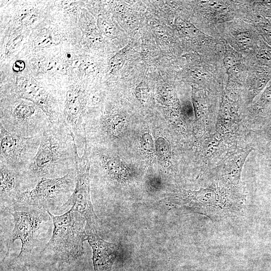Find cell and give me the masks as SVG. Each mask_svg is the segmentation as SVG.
<instances>
[{
	"instance_id": "obj_24",
	"label": "cell",
	"mask_w": 271,
	"mask_h": 271,
	"mask_svg": "<svg viewBox=\"0 0 271 271\" xmlns=\"http://www.w3.org/2000/svg\"><path fill=\"white\" fill-rule=\"evenodd\" d=\"M23 39L21 35L15 36L12 38L7 43L6 50L8 53H11L19 45Z\"/></svg>"
},
{
	"instance_id": "obj_1",
	"label": "cell",
	"mask_w": 271,
	"mask_h": 271,
	"mask_svg": "<svg viewBox=\"0 0 271 271\" xmlns=\"http://www.w3.org/2000/svg\"><path fill=\"white\" fill-rule=\"evenodd\" d=\"M77 150L65 123H51L42 134L35 157L21 173L26 190L34 188L42 178H60L76 171Z\"/></svg>"
},
{
	"instance_id": "obj_19",
	"label": "cell",
	"mask_w": 271,
	"mask_h": 271,
	"mask_svg": "<svg viewBox=\"0 0 271 271\" xmlns=\"http://www.w3.org/2000/svg\"><path fill=\"white\" fill-rule=\"evenodd\" d=\"M127 47L121 50L115 54L109 60L108 64L109 71L111 74L117 72L123 66L125 61V52Z\"/></svg>"
},
{
	"instance_id": "obj_9",
	"label": "cell",
	"mask_w": 271,
	"mask_h": 271,
	"mask_svg": "<svg viewBox=\"0 0 271 271\" xmlns=\"http://www.w3.org/2000/svg\"><path fill=\"white\" fill-rule=\"evenodd\" d=\"M215 38L228 44L243 56L250 54L261 37L250 23L237 19L216 27Z\"/></svg>"
},
{
	"instance_id": "obj_30",
	"label": "cell",
	"mask_w": 271,
	"mask_h": 271,
	"mask_svg": "<svg viewBox=\"0 0 271 271\" xmlns=\"http://www.w3.org/2000/svg\"><path fill=\"white\" fill-rule=\"evenodd\" d=\"M269 19H271V17H270V18H269Z\"/></svg>"
},
{
	"instance_id": "obj_7",
	"label": "cell",
	"mask_w": 271,
	"mask_h": 271,
	"mask_svg": "<svg viewBox=\"0 0 271 271\" xmlns=\"http://www.w3.org/2000/svg\"><path fill=\"white\" fill-rule=\"evenodd\" d=\"M42 135L22 137L12 134L0 124V160L20 173L32 162L39 149Z\"/></svg>"
},
{
	"instance_id": "obj_12",
	"label": "cell",
	"mask_w": 271,
	"mask_h": 271,
	"mask_svg": "<svg viewBox=\"0 0 271 271\" xmlns=\"http://www.w3.org/2000/svg\"><path fill=\"white\" fill-rule=\"evenodd\" d=\"M254 149L253 146L235 149L227 152L216 167L217 180L228 185L237 186L245 159Z\"/></svg>"
},
{
	"instance_id": "obj_8",
	"label": "cell",
	"mask_w": 271,
	"mask_h": 271,
	"mask_svg": "<svg viewBox=\"0 0 271 271\" xmlns=\"http://www.w3.org/2000/svg\"><path fill=\"white\" fill-rule=\"evenodd\" d=\"M196 3L204 33L214 38L217 26L235 19L243 20L247 11L246 1H200Z\"/></svg>"
},
{
	"instance_id": "obj_26",
	"label": "cell",
	"mask_w": 271,
	"mask_h": 271,
	"mask_svg": "<svg viewBox=\"0 0 271 271\" xmlns=\"http://www.w3.org/2000/svg\"><path fill=\"white\" fill-rule=\"evenodd\" d=\"M37 18L35 13L29 12L25 14L21 18V21L24 25H29L33 23Z\"/></svg>"
},
{
	"instance_id": "obj_13",
	"label": "cell",
	"mask_w": 271,
	"mask_h": 271,
	"mask_svg": "<svg viewBox=\"0 0 271 271\" xmlns=\"http://www.w3.org/2000/svg\"><path fill=\"white\" fill-rule=\"evenodd\" d=\"M0 175L1 208V210L8 211L16 204L19 196L26 189L22 174L9 168L2 160H0Z\"/></svg>"
},
{
	"instance_id": "obj_20",
	"label": "cell",
	"mask_w": 271,
	"mask_h": 271,
	"mask_svg": "<svg viewBox=\"0 0 271 271\" xmlns=\"http://www.w3.org/2000/svg\"><path fill=\"white\" fill-rule=\"evenodd\" d=\"M54 36L49 32H44L39 34L34 41V46L37 49H43L55 44Z\"/></svg>"
},
{
	"instance_id": "obj_11",
	"label": "cell",
	"mask_w": 271,
	"mask_h": 271,
	"mask_svg": "<svg viewBox=\"0 0 271 271\" xmlns=\"http://www.w3.org/2000/svg\"><path fill=\"white\" fill-rule=\"evenodd\" d=\"M248 65L247 75L237 101L240 114L252 104L255 97L271 80V70L256 65Z\"/></svg>"
},
{
	"instance_id": "obj_23",
	"label": "cell",
	"mask_w": 271,
	"mask_h": 271,
	"mask_svg": "<svg viewBox=\"0 0 271 271\" xmlns=\"http://www.w3.org/2000/svg\"><path fill=\"white\" fill-rule=\"evenodd\" d=\"M157 149L158 154L162 157L167 156L169 153V146L164 139H159L157 141Z\"/></svg>"
},
{
	"instance_id": "obj_27",
	"label": "cell",
	"mask_w": 271,
	"mask_h": 271,
	"mask_svg": "<svg viewBox=\"0 0 271 271\" xmlns=\"http://www.w3.org/2000/svg\"><path fill=\"white\" fill-rule=\"evenodd\" d=\"M61 65L57 61H51L45 65V69L49 71H56L59 70Z\"/></svg>"
},
{
	"instance_id": "obj_14",
	"label": "cell",
	"mask_w": 271,
	"mask_h": 271,
	"mask_svg": "<svg viewBox=\"0 0 271 271\" xmlns=\"http://www.w3.org/2000/svg\"><path fill=\"white\" fill-rule=\"evenodd\" d=\"M87 233L86 240L92 250V263L94 271H111L116 259L118 247L114 243L105 241L97 232Z\"/></svg>"
},
{
	"instance_id": "obj_18",
	"label": "cell",
	"mask_w": 271,
	"mask_h": 271,
	"mask_svg": "<svg viewBox=\"0 0 271 271\" xmlns=\"http://www.w3.org/2000/svg\"><path fill=\"white\" fill-rule=\"evenodd\" d=\"M261 39L271 47V19L262 16L251 23Z\"/></svg>"
},
{
	"instance_id": "obj_29",
	"label": "cell",
	"mask_w": 271,
	"mask_h": 271,
	"mask_svg": "<svg viewBox=\"0 0 271 271\" xmlns=\"http://www.w3.org/2000/svg\"><path fill=\"white\" fill-rule=\"evenodd\" d=\"M16 271H28L27 267H23L22 268L16 269Z\"/></svg>"
},
{
	"instance_id": "obj_6",
	"label": "cell",
	"mask_w": 271,
	"mask_h": 271,
	"mask_svg": "<svg viewBox=\"0 0 271 271\" xmlns=\"http://www.w3.org/2000/svg\"><path fill=\"white\" fill-rule=\"evenodd\" d=\"M88 149L85 138L83 155L79 156L76 153V181L73 192L68 201L63 205V208L69 206L80 213L85 219L86 232L94 231L97 232L99 227V219L96 215L90 198V173Z\"/></svg>"
},
{
	"instance_id": "obj_16",
	"label": "cell",
	"mask_w": 271,
	"mask_h": 271,
	"mask_svg": "<svg viewBox=\"0 0 271 271\" xmlns=\"http://www.w3.org/2000/svg\"><path fill=\"white\" fill-rule=\"evenodd\" d=\"M244 57L248 64L256 65L271 70V47L261 38L255 49Z\"/></svg>"
},
{
	"instance_id": "obj_28",
	"label": "cell",
	"mask_w": 271,
	"mask_h": 271,
	"mask_svg": "<svg viewBox=\"0 0 271 271\" xmlns=\"http://www.w3.org/2000/svg\"><path fill=\"white\" fill-rule=\"evenodd\" d=\"M25 67V62L22 60L16 61L13 65V69L15 72L23 71Z\"/></svg>"
},
{
	"instance_id": "obj_10",
	"label": "cell",
	"mask_w": 271,
	"mask_h": 271,
	"mask_svg": "<svg viewBox=\"0 0 271 271\" xmlns=\"http://www.w3.org/2000/svg\"><path fill=\"white\" fill-rule=\"evenodd\" d=\"M224 45L223 64L227 75L224 91L232 100L237 101L248 70V65L242 54L222 41Z\"/></svg>"
},
{
	"instance_id": "obj_2",
	"label": "cell",
	"mask_w": 271,
	"mask_h": 271,
	"mask_svg": "<svg viewBox=\"0 0 271 271\" xmlns=\"http://www.w3.org/2000/svg\"><path fill=\"white\" fill-rule=\"evenodd\" d=\"M53 224L52 236L41 252L49 253L59 267L70 265L82 256L87 233L85 218L70 209L65 213L54 215L46 211Z\"/></svg>"
},
{
	"instance_id": "obj_25",
	"label": "cell",
	"mask_w": 271,
	"mask_h": 271,
	"mask_svg": "<svg viewBox=\"0 0 271 271\" xmlns=\"http://www.w3.org/2000/svg\"><path fill=\"white\" fill-rule=\"evenodd\" d=\"M79 69L82 72L89 74L94 73L96 71V65L90 62H85L82 63L79 65Z\"/></svg>"
},
{
	"instance_id": "obj_15",
	"label": "cell",
	"mask_w": 271,
	"mask_h": 271,
	"mask_svg": "<svg viewBox=\"0 0 271 271\" xmlns=\"http://www.w3.org/2000/svg\"><path fill=\"white\" fill-rule=\"evenodd\" d=\"M242 114V119L249 128L259 130L271 122V84L261 93L258 99Z\"/></svg>"
},
{
	"instance_id": "obj_4",
	"label": "cell",
	"mask_w": 271,
	"mask_h": 271,
	"mask_svg": "<svg viewBox=\"0 0 271 271\" xmlns=\"http://www.w3.org/2000/svg\"><path fill=\"white\" fill-rule=\"evenodd\" d=\"M5 103L1 107L0 124L12 134L27 138L42 135L51 123L33 102L18 100Z\"/></svg>"
},
{
	"instance_id": "obj_3",
	"label": "cell",
	"mask_w": 271,
	"mask_h": 271,
	"mask_svg": "<svg viewBox=\"0 0 271 271\" xmlns=\"http://www.w3.org/2000/svg\"><path fill=\"white\" fill-rule=\"evenodd\" d=\"M13 217L14 227L3 260L7 258L15 240L21 242L19 254L8 264L9 267L19 269L30 266V259L35 245V237L40 225L50 217L44 209L16 204L8 211Z\"/></svg>"
},
{
	"instance_id": "obj_22",
	"label": "cell",
	"mask_w": 271,
	"mask_h": 271,
	"mask_svg": "<svg viewBox=\"0 0 271 271\" xmlns=\"http://www.w3.org/2000/svg\"><path fill=\"white\" fill-rule=\"evenodd\" d=\"M87 38L90 45L97 48H101L104 46L105 42L101 35L95 30L89 32Z\"/></svg>"
},
{
	"instance_id": "obj_17",
	"label": "cell",
	"mask_w": 271,
	"mask_h": 271,
	"mask_svg": "<svg viewBox=\"0 0 271 271\" xmlns=\"http://www.w3.org/2000/svg\"><path fill=\"white\" fill-rule=\"evenodd\" d=\"M252 145L271 159V122L262 128L252 131Z\"/></svg>"
},
{
	"instance_id": "obj_21",
	"label": "cell",
	"mask_w": 271,
	"mask_h": 271,
	"mask_svg": "<svg viewBox=\"0 0 271 271\" xmlns=\"http://www.w3.org/2000/svg\"><path fill=\"white\" fill-rule=\"evenodd\" d=\"M97 26L100 32L110 38L116 37L117 32L114 26L109 21L102 18H98Z\"/></svg>"
},
{
	"instance_id": "obj_5",
	"label": "cell",
	"mask_w": 271,
	"mask_h": 271,
	"mask_svg": "<svg viewBox=\"0 0 271 271\" xmlns=\"http://www.w3.org/2000/svg\"><path fill=\"white\" fill-rule=\"evenodd\" d=\"M76 172L56 178H42L32 189L22 192L16 204L39 207L50 211L51 208L63 205L74 189Z\"/></svg>"
}]
</instances>
